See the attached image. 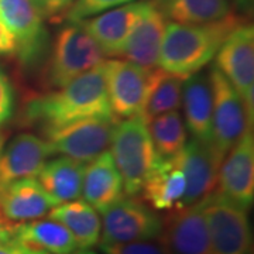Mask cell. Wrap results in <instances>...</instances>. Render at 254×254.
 <instances>
[{
  "instance_id": "6da1fadb",
  "label": "cell",
  "mask_w": 254,
  "mask_h": 254,
  "mask_svg": "<svg viewBox=\"0 0 254 254\" xmlns=\"http://www.w3.org/2000/svg\"><path fill=\"white\" fill-rule=\"evenodd\" d=\"M115 119L110 109L103 63L63 88L31 96L24 106V122L43 131L85 119Z\"/></svg>"
},
{
  "instance_id": "7a4b0ae2",
  "label": "cell",
  "mask_w": 254,
  "mask_h": 254,
  "mask_svg": "<svg viewBox=\"0 0 254 254\" xmlns=\"http://www.w3.org/2000/svg\"><path fill=\"white\" fill-rule=\"evenodd\" d=\"M242 18L235 14L205 24L168 21L164 30L158 65L163 71L188 78L199 72L218 54L229 33Z\"/></svg>"
},
{
  "instance_id": "3957f363",
  "label": "cell",
  "mask_w": 254,
  "mask_h": 254,
  "mask_svg": "<svg viewBox=\"0 0 254 254\" xmlns=\"http://www.w3.org/2000/svg\"><path fill=\"white\" fill-rule=\"evenodd\" d=\"M110 147V154L123 180L125 192L131 196L140 193L148 174L160 158L144 119L136 116L116 123Z\"/></svg>"
},
{
  "instance_id": "277c9868",
  "label": "cell",
  "mask_w": 254,
  "mask_h": 254,
  "mask_svg": "<svg viewBox=\"0 0 254 254\" xmlns=\"http://www.w3.org/2000/svg\"><path fill=\"white\" fill-rule=\"evenodd\" d=\"M105 61L99 46L78 21L60 28L44 68V86L58 89Z\"/></svg>"
},
{
  "instance_id": "5b68a950",
  "label": "cell",
  "mask_w": 254,
  "mask_h": 254,
  "mask_svg": "<svg viewBox=\"0 0 254 254\" xmlns=\"http://www.w3.org/2000/svg\"><path fill=\"white\" fill-rule=\"evenodd\" d=\"M102 230L98 245H118L153 240L163 235L164 220L144 200L131 195L122 196L102 212Z\"/></svg>"
},
{
  "instance_id": "8992f818",
  "label": "cell",
  "mask_w": 254,
  "mask_h": 254,
  "mask_svg": "<svg viewBox=\"0 0 254 254\" xmlns=\"http://www.w3.org/2000/svg\"><path fill=\"white\" fill-rule=\"evenodd\" d=\"M212 254H252L247 209L215 190L202 199Z\"/></svg>"
},
{
  "instance_id": "52a82bcc",
  "label": "cell",
  "mask_w": 254,
  "mask_h": 254,
  "mask_svg": "<svg viewBox=\"0 0 254 254\" xmlns=\"http://www.w3.org/2000/svg\"><path fill=\"white\" fill-rule=\"evenodd\" d=\"M216 68L245 102L250 122L254 120V28L240 20L216 54Z\"/></svg>"
},
{
  "instance_id": "ba28073f",
  "label": "cell",
  "mask_w": 254,
  "mask_h": 254,
  "mask_svg": "<svg viewBox=\"0 0 254 254\" xmlns=\"http://www.w3.org/2000/svg\"><path fill=\"white\" fill-rule=\"evenodd\" d=\"M0 20L16 40V54L24 68H36L48 51L44 20L31 0H0Z\"/></svg>"
},
{
  "instance_id": "9c48e42d",
  "label": "cell",
  "mask_w": 254,
  "mask_h": 254,
  "mask_svg": "<svg viewBox=\"0 0 254 254\" xmlns=\"http://www.w3.org/2000/svg\"><path fill=\"white\" fill-rule=\"evenodd\" d=\"M103 71L113 116L123 119L141 116L153 69L127 60H108L103 61Z\"/></svg>"
},
{
  "instance_id": "30bf717a",
  "label": "cell",
  "mask_w": 254,
  "mask_h": 254,
  "mask_svg": "<svg viewBox=\"0 0 254 254\" xmlns=\"http://www.w3.org/2000/svg\"><path fill=\"white\" fill-rule=\"evenodd\" d=\"M115 125V119H85L43 133L51 155L61 154L86 164L108 150Z\"/></svg>"
},
{
  "instance_id": "8fae6325",
  "label": "cell",
  "mask_w": 254,
  "mask_h": 254,
  "mask_svg": "<svg viewBox=\"0 0 254 254\" xmlns=\"http://www.w3.org/2000/svg\"><path fill=\"white\" fill-rule=\"evenodd\" d=\"M213 98V144L223 155L247 130H252L245 102L226 76L213 65L208 72Z\"/></svg>"
},
{
  "instance_id": "7c38bea8",
  "label": "cell",
  "mask_w": 254,
  "mask_h": 254,
  "mask_svg": "<svg viewBox=\"0 0 254 254\" xmlns=\"http://www.w3.org/2000/svg\"><path fill=\"white\" fill-rule=\"evenodd\" d=\"M178 155L187 182L180 205L182 208L198 203L216 190L219 168L225 155L219 153L213 143L200 141L193 137L187 141Z\"/></svg>"
},
{
  "instance_id": "4fadbf2b",
  "label": "cell",
  "mask_w": 254,
  "mask_h": 254,
  "mask_svg": "<svg viewBox=\"0 0 254 254\" xmlns=\"http://www.w3.org/2000/svg\"><path fill=\"white\" fill-rule=\"evenodd\" d=\"M216 190L242 208L254 199V137L247 130L225 155L219 168Z\"/></svg>"
},
{
  "instance_id": "5bb4252c",
  "label": "cell",
  "mask_w": 254,
  "mask_h": 254,
  "mask_svg": "<svg viewBox=\"0 0 254 254\" xmlns=\"http://www.w3.org/2000/svg\"><path fill=\"white\" fill-rule=\"evenodd\" d=\"M163 220L161 239L170 254H212L202 200L173 209Z\"/></svg>"
},
{
  "instance_id": "9a60e30c",
  "label": "cell",
  "mask_w": 254,
  "mask_h": 254,
  "mask_svg": "<svg viewBox=\"0 0 254 254\" xmlns=\"http://www.w3.org/2000/svg\"><path fill=\"white\" fill-rule=\"evenodd\" d=\"M145 0H137L78 21L105 57H119L140 18Z\"/></svg>"
},
{
  "instance_id": "2e32d148",
  "label": "cell",
  "mask_w": 254,
  "mask_h": 254,
  "mask_svg": "<svg viewBox=\"0 0 254 254\" xmlns=\"http://www.w3.org/2000/svg\"><path fill=\"white\" fill-rule=\"evenodd\" d=\"M60 200L51 196L36 178H21L0 188V213L10 223L47 216Z\"/></svg>"
},
{
  "instance_id": "e0dca14e",
  "label": "cell",
  "mask_w": 254,
  "mask_h": 254,
  "mask_svg": "<svg viewBox=\"0 0 254 254\" xmlns=\"http://www.w3.org/2000/svg\"><path fill=\"white\" fill-rule=\"evenodd\" d=\"M50 155L46 138L31 133L16 136L0 153V188L21 178L38 175Z\"/></svg>"
},
{
  "instance_id": "ac0fdd59",
  "label": "cell",
  "mask_w": 254,
  "mask_h": 254,
  "mask_svg": "<svg viewBox=\"0 0 254 254\" xmlns=\"http://www.w3.org/2000/svg\"><path fill=\"white\" fill-rule=\"evenodd\" d=\"M165 24V18L153 1L145 0L140 18L131 30L119 57H123L127 61L147 69L157 68Z\"/></svg>"
},
{
  "instance_id": "d6986e66",
  "label": "cell",
  "mask_w": 254,
  "mask_h": 254,
  "mask_svg": "<svg viewBox=\"0 0 254 254\" xmlns=\"http://www.w3.org/2000/svg\"><path fill=\"white\" fill-rule=\"evenodd\" d=\"M182 105L190 136L213 143V98L208 73L199 71L184 79Z\"/></svg>"
},
{
  "instance_id": "ffe728a7",
  "label": "cell",
  "mask_w": 254,
  "mask_h": 254,
  "mask_svg": "<svg viewBox=\"0 0 254 254\" xmlns=\"http://www.w3.org/2000/svg\"><path fill=\"white\" fill-rule=\"evenodd\" d=\"M185 175L182 171L180 155L158 158L148 174L140 193L143 199L155 210H173L180 208L185 193Z\"/></svg>"
},
{
  "instance_id": "44dd1931",
  "label": "cell",
  "mask_w": 254,
  "mask_h": 254,
  "mask_svg": "<svg viewBox=\"0 0 254 254\" xmlns=\"http://www.w3.org/2000/svg\"><path fill=\"white\" fill-rule=\"evenodd\" d=\"M86 164L82 182L83 200L102 213L123 196V180L108 150Z\"/></svg>"
},
{
  "instance_id": "7402d4cb",
  "label": "cell",
  "mask_w": 254,
  "mask_h": 254,
  "mask_svg": "<svg viewBox=\"0 0 254 254\" xmlns=\"http://www.w3.org/2000/svg\"><path fill=\"white\" fill-rule=\"evenodd\" d=\"M13 237L48 254H69L79 250L66 227L53 219H36L13 225Z\"/></svg>"
},
{
  "instance_id": "603a6c76",
  "label": "cell",
  "mask_w": 254,
  "mask_h": 254,
  "mask_svg": "<svg viewBox=\"0 0 254 254\" xmlns=\"http://www.w3.org/2000/svg\"><path fill=\"white\" fill-rule=\"evenodd\" d=\"M69 230L79 249H92L99 243L102 222L99 212L85 200H68L58 203L47 215Z\"/></svg>"
},
{
  "instance_id": "cb8c5ba5",
  "label": "cell",
  "mask_w": 254,
  "mask_h": 254,
  "mask_svg": "<svg viewBox=\"0 0 254 254\" xmlns=\"http://www.w3.org/2000/svg\"><path fill=\"white\" fill-rule=\"evenodd\" d=\"M83 173L85 163L63 155L46 161L38 173V182L51 196L63 203L81 196Z\"/></svg>"
},
{
  "instance_id": "d4e9b609",
  "label": "cell",
  "mask_w": 254,
  "mask_h": 254,
  "mask_svg": "<svg viewBox=\"0 0 254 254\" xmlns=\"http://www.w3.org/2000/svg\"><path fill=\"white\" fill-rule=\"evenodd\" d=\"M164 16L180 24H205L233 14L230 0H151Z\"/></svg>"
},
{
  "instance_id": "484cf974",
  "label": "cell",
  "mask_w": 254,
  "mask_h": 254,
  "mask_svg": "<svg viewBox=\"0 0 254 254\" xmlns=\"http://www.w3.org/2000/svg\"><path fill=\"white\" fill-rule=\"evenodd\" d=\"M145 125L155 151L161 158L180 154L188 141L187 127L178 110L157 115L145 120Z\"/></svg>"
},
{
  "instance_id": "4316f807",
  "label": "cell",
  "mask_w": 254,
  "mask_h": 254,
  "mask_svg": "<svg viewBox=\"0 0 254 254\" xmlns=\"http://www.w3.org/2000/svg\"><path fill=\"white\" fill-rule=\"evenodd\" d=\"M182 85L184 78L160 69H153L151 85L145 100L141 118L144 120L157 115L178 110L182 105Z\"/></svg>"
},
{
  "instance_id": "83f0119b",
  "label": "cell",
  "mask_w": 254,
  "mask_h": 254,
  "mask_svg": "<svg viewBox=\"0 0 254 254\" xmlns=\"http://www.w3.org/2000/svg\"><path fill=\"white\" fill-rule=\"evenodd\" d=\"M133 1L137 0H75L63 18H65L66 21L75 23Z\"/></svg>"
},
{
  "instance_id": "f1b7e54d",
  "label": "cell",
  "mask_w": 254,
  "mask_h": 254,
  "mask_svg": "<svg viewBox=\"0 0 254 254\" xmlns=\"http://www.w3.org/2000/svg\"><path fill=\"white\" fill-rule=\"evenodd\" d=\"M103 254H170L161 237L118 245H99Z\"/></svg>"
},
{
  "instance_id": "f546056e",
  "label": "cell",
  "mask_w": 254,
  "mask_h": 254,
  "mask_svg": "<svg viewBox=\"0 0 254 254\" xmlns=\"http://www.w3.org/2000/svg\"><path fill=\"white\" fill-rule=\"evenodd\" d=\"M14 112V91L9 76L0 68V127L9 122Z\"/></svg>"
},
{
  "instance_id": "4dcf8cb0",
  "label": "cell",
  "mask_w": 254,
  "mask_h": 254,
  "mask_svg": "<svg viewBox=\"0 0 254 254\" xmlns=\"http://www.w3.org/2000/svg\"><path fill=\"white\" fill-rule=\"evenodd\" d=\"M43 20H57L73 4L75 0H31Z\"/></svg>"
},
{
  "instance_id": "1f68e13d",
  "label": "cell",
  "mask_w": 254,
  "mask_h": 254,
  "mask_svg": "<svg viewBox=\"0 0 254 254\" xmlns=\"http://www.w3.org/2000/svg\"><path fill=\"white\" fill-rule=\"evenodd\" d=\"M0 254H48L43 250H38L34 247H30L27 245H23L17 242L16 239L9 242H1L0 243Z\"/></svg>"
},
{
  "instance_id": "d6a6232c",
  "label": "cell",
  "mask_w": 254,
  "mask_h": 254,
  "mask_svg": "<svg viewBox=\"0 0 254 254\" xmlns=\"http://www.w3.org/2000/svg\"><path fill=\"white\" fill-rule=\"evenodd\" d=\"M16 54V40L0 20V55Z\"/></svg>"
},
{
  "instance_id": "836d02e7",
  "label": "cell",
  "mask_w": 254,
  "mask_h": 254,
  "mask_svg": "<svg viewBox=\"0 0 254 254\" xmlns=\"http://www.w3.org/2000/svg\"><path fill=\"white\" fill-rule=\"evenodd\" d=\"M230 4H232V7H235L243 16H252L253 14L254 0H230Z\"/></svg>"
},
{
  "instance_id": "e575fe53",
  "label": "cell",
  "mask_w": 254,
  "mask_h": 254,
  "mask_svg": "<svg viewBox=\"0 0 254 254\" xmlns=\"http://www.w3.org/2000/svg\"><path fill=\"white\" fill-rule=\"evenodd\" d=\"M13 225L10 223L7 219L3 218V215L0 213V243L1 242H9L13 240Z\"/></svg>"
},
{
  "instance_id": "d590c367",
  "label": "cell",
  "mask_w": 254,
  "mask_h": 254,
  "mask_svg": "<svg viewBox=\"0 0 254 254\" xmlns=\"http://www.w3.org/2000/svg\"><path fill=\"white\" fill-rule=\"evenodd\" d=\"M69 254H99L96 253V252H93L91 249H79V250H76V252H73V253Z\"/></svg>"
},
{
  "instance_id": "8d00e7d4",
  "label": "cell",
  "mask_w": 254,
  "mask_h": 254,
  "mask_svg": "<svg viewBox=\"0 0 254 254\" xmlns=\"http://www.w3.org/2000/svg\"><path fill=\"white\" fill-rule=\"evenodd\" d=\"M3 147H4V137L0 133V153H1V150H3Z\"/></svg>"
}]
</instances>
